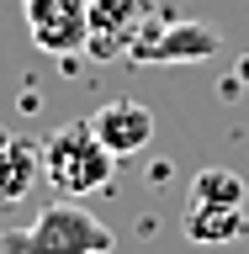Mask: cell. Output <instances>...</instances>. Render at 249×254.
Listing matches in <instances>:
<instances>
[{
	"mask_svg": "<svg viewBox=\"0 0 249 254\" xmlns=\"http://www.w3.org/2000/svg\"><path fill=\"white\" fill-rule=\"evenodd\" d=\"M249 228L244 206H191L186 212V238L191 244H234Z\"/></svg>",
	"mask_w": 249,
	"mask_h": 254,
	"instance_id": "obj_8",
	"label": "cell"
},
{
	"mask_svg": "<svg viewBox=\"0 0 249 254\" xmlns=\"http://www.w3.org/2000/svg\"><path fill=\"white\" fill-rule=\"evenodd\" d=\"M111 249H117V233L90 206L69 201V196L48 201L27 228L0 233V254H111Z\"/></svg>",
	"mask_w": 249,
	"mask_h": 254,
	"instance_id": "obj_1",
	"label": "cell"
},
{
	"mask_svg": "<svg viewBox=\"0 0 249 254\" xmlns=\"http://www.w3.org/2000/svg\"><path fill=\"white\" fill-rule=\"evenodd\" d=\"M218 48H223V37L207 21H165V16H154L127 59L133 64H202Z\"/></svg>",
	"mask_w": 249,
	"mask_h": 254,
	"instance_id": "obj_4",
	"label": "cell"
},
{
	"mask_svg": "<svg viewBox=\"0 0 249 254\" xmlns=\"http://www.w3.org/2000/svg\"><path fill=\"white\" fill-rule=\"evenodd\" d=\"M0 143H11V132H5V127H0Z\"/></svg>",
	"mask_w": 249,
	"mask_h": 254,
	"instance_id": "obj_10",
	"label": "cell"
},
{
	"mask_svg": "<svg viewBox=\"0 0 249 254\" xmlns=\"http://www.w3.org/2000/svg\"><path fill=\"white\" fill-rule=\"evenodd\" d=\"M85 53L95 64H117L133 53L143 27L154 21V0H90L85 5Z\"/></svg>",
	"mask_w": 249,
	"mask_h": 254,
	"instance_id": "obj_3",
	"label": "cell"
},
{
	"mask_svg": "<svg viewBox=\"0 0 249 254\" xmlns=\"http://www.w3.org/2000/svg\"><path fill=\"white\" fill-rule=\"evenodd\" d=\"M111 175H117V154L90 132V122H69L53 138H43V180L59 196L85 201L111 186Z\"/></svg>",
	"mask_w": 249,
	"mask_h": 254,
	"instance_id": "obj_2",
	"label": "cell"
},
{
	"mask_svg": "<svg viewBox=\"0 0 249 254\" xmlns=\"http://www.w3.org/2000/svg\"><path fill=\"white\" fill-rule=\"evenodd\" d=\"M90 132L106 143L117 159H133V154L149 148V138H154V111L143 106V101H133V95H117L106 106H95Z\"/></svg>",
	"mask_w": 249,
	"mask_h": 254,
	"instance_id": "obj_6",
	"label": "cell"
},
{
	"mask_svg": "<svg viewBox=\"0 0 249 254\" xmlns=\"http://www.w3.org/2000/svg\"><path fill=\"white\" fill-rule=\"evenodd\" d=\"M43 180V143L32 138H11L0 143V206H16L27 201Z\"/></svg>",
	"mask_w": 249,
	"mask_h": 254,
	"instance_id": "obj_7",
	"label": "cell"
},
{
	"mask_svg": "<svg viewBox=\"0 0 249 254\" xmlns=\"http://www.w3.org/2000/svg\"><path fill=\"white\" fill-rule=\"evenodd\" d=\"M85 5L90 0H21L32 43L43 48V53H59V59L80 53L85 48V27H90L85 21Z\"/></svg>",
	"mask_w": 249,
	"mask_h": 254,
	"instance_id": "obj_5",
	"label": "cell"
},
{
	"mask_svg": "<svg viewBox=\"0 0 249 254\" xmlns=\"http://www.w3.org/2000/svg\"><path fill=\"white\" fill-rule=\"evenodd\" d=\"M191 206H244V180L234 170H202L191 180Z\"/></svg>",
	"mask_w": 249,
	"mask_h": 254,
	"instance_id": "obj_9",
	"label": "cell"
}]
</instances>
